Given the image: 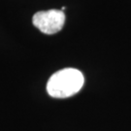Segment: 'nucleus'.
I'll use <instances>...</instances> for the list:
<instances>
[{
	"label": "nucleus",
	"instance_id": "nucleus-2",
	"mask_svg": "<svg viewBox=\"0 0 131 131\" xmlns=\"http://www.w3.org/2000/svg\"><path fill=\"white\" fill-rule=\"evenodd\" d=\"M65 21V14L61 10H49L37 12L33 16L32 23L41 32L54 34L60 31Z\"/></svg>",
	"mask_w": 131,
	"mask_h": 131
},
{
	"label": "nucleus",
	"instance_id": "nucleus-1",
	"mask_svg": "<svg viewBox=\"0 0 131 131\" xmlns=\"http://www.w3.org/2000/svg\"><path fill=\"white\" fill-rule=\"evenodd\" d=\"M83 73L75 68H64L51 76L47 84V91L53 98H67L78 93L83 88Z\"/></svg>",
	"mask_w": 131,
	"mask_h": 131
}]
</instances>
